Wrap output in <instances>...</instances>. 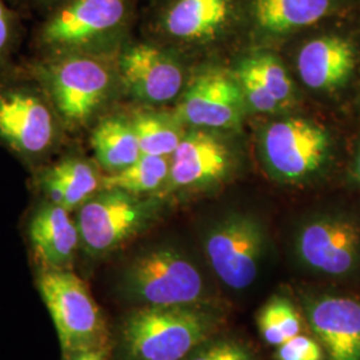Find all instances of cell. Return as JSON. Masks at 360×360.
Instances as JSON below:
<instances>
[{
  "label": "cell",
  "mask_w": 360,
  "mask_h": 360,
  "mask_svg": "<svg viewBox=\"0 0 360 360\" xmlns=\"http://www.w3.org/2000/svg\"><path fill=\"white\" fill-rule=\"evenodd\" d=\"M27 71L50 98L68 135L94 127L119 77L107 56L87 53L40 56Z\"/></svg>",
  "instance_id": "obj_1"
},
{
  "label": "cell",
  "mask_w": 360,
  "mask_h": 360,
  "mask_svg": "<svg viewBox=\"0 0 360 360\" xmlns=\"http://www.w3.org/2000/svg\"><path fill=\"white\" fill-rule=\"evenodd\" d=\"M67 131L50 98L28 74L0 71V144L30 167L51 160Z\"/></svg>",
  "instance_id": "obj_2"
},
{
  "label": "cell",
  "mask_w": 360,
  "mask_h": 360,
  "mask_svg": "<svg viewBox=\"0 0 360 360\" xmlns=\"http://www.w3.org/2000/svg\"><path fill=\"white\" fill-rule=\"evenodd\" d=\"M217 323L206 306H141L120 326L122 360H186L210 339Z\"/></svg>",
  "instance_id": "obj_3"
},
{
  "label": "cell",
  "mask_w": 360,
  "mask_h": 360,
  "mask_svg": "<svg viewBox=\"0 0 360 360\" xmlns=\"http://www.w3.org/2000/svg\"><path fill=\"white\" fill-rule=\"evenodd\" d=\"M119 291L139 306H206L208 284L199 264L178 245L147 247L131 257L119 276Z\"/></svg>",
  "instance_id": "obj_4"
},
{
  "label": "cell",
  "mask_w": 360,
  "mask_h": 360,
  "mask_svg": "<svg viewBox=\"0 0 360 360\" xmlns=\"http://www.w3.org/2000/svg\"><path fill=\"white\" fill-rule=\"evenodd\" d=\"M129 16V0H60L39 27L35 43L41 56H107Z\"/></svg>",
  "instance_id": "obj_5"
},
{
  "label": "cell",
  "mask_w": 360,
  "mask_h": 360,
  "mask_svg": "<svg viewBox=\"0 0 360 360\" xmlns=\"http://www.w3.org/2000/svg\"><path fill=\"white\" fill-rule=\"evenodd\" d=\"M80 248L92 259L107 257L148 230L160 212L155 198L101 190L77 208Z\"/></svg>",
  "instance_id": "obj_6"
},
{
  "label": "cell",
  "mask_w": 360,
  "mask_h": 360,
  "mask_svg": "<svg viewBox=\"0 0 360 360\" xmlns=\"http://www.w3.org/2000/svg\"><path fill=\"white\" fill-rule=\"evenodd\" d=\"M38 287L56 327L63 360L82 351L105 347L103 315L86 283L68 269L43 267Z\"/></svg>",
  "instance_id": "obj_7"
},
{
  "label": "cell",
  "mask_w": 360,
  "mask_h": 360,
  "mask_svg": "<svg viewBox=\"0 0 360 360\" xmlns=\"http://www.w3.org/2000/svg\"><path fill=\"white\" fill-rule=\"evenodd\" d=\"M292 252L309 274L330 279L352 276L360 269V221L343 211L314 214L297 227Z\"/></svg>",
  "instance_id": "obj_8"
},
{
  "label": "cell",
  "mask_w": 360,
  "mask_h": 360,
  "mask_svg": "<svg viewBox=\"0 0 360 360\" xmlns=\"http://www.w3.org/2000/svg\"><path fill=\"white\" fill-rule=\"evenodd\" d=\"M266 245L263 223L247 212H230L215 220L203 239L211 270L233 291L247 290L257 281Z\"/></svg>",
  "instance_id": "obj_9"
},
{
  "label": "cell",
  "mask_w": 360,
  "mask_h": 360,
  "mask_svg": "<svg viewBox=\"0 0 360 360\" xmlns=\"http://www.w3.org/2000/svg\"><path fill=\"white\" fill-rule=\"evenodd\" d=\"M260 148L271 176L287 183L312 179L334 156L331 134L304 117L274 122L263 131Z\"/></svg>",
  "instance_id": "obj_10"
},
{
  "label": "cell",
  "mask_w": 360,
  "mask_h": 360,
  "mask_svg": "<svg viewBox=\"0 0 360 360\" xmlns=\"http://www.w3.org/2000/svg\"><path fill=\"white\" fill-rule=\"evenodd\" d=\"M117 75L124 90L138 102L169 103L179 96L184 83L179 62L159 46L135 43L119 55Z\"/></svg>",
  "instance_id": "obj_11"
},
{
  "label": "cell",
  "mask_w": 360,
  "mask_h": 360,
  "mask_svg": "<svg viewBox=\"0 0 360 360\" xmlns=\"http://www.w3.org/2000/svg\"><path fill=\"white\" fill-rule=\"evenodd\" d=\"M245 98L238 80L211 70L193 80L178 105L176 116L193 127L235 129L243 115Z\"/></svg>",
  "instance_id": "obj_12"
},
{
  "label": "cell",
  "mask_w": 360,
  "mask_h": 360,
  "mask_svg": "<svg viewBox=\"0 0 360 360\" xmlns=\"http://www.w3.org/2000/svg\"><path fill=\"white\" fill-rule=\"evenodd\" d=\"M304 316L326 360H360V302L338 295H306Z\"/></svg>",
  "instance_id": "obj_13"
},
{
  "label": "cell",
  "mask_w": 360,
  "mask_h": 360,
  "mask_svg": "<svg viewBox=\"0 0 360 360\" xmlns=\"http://www.w3.org/2000/svg\"><path fill=\"white\" fill-rule=\"evenodd\" d=\"M358 47L345 34H324L311 39L297 53L302 82L311 90L335 94L345 90L358 67Z\"/></svg>",
  "instance_id": "obj_14"
},
{
  "label": "cell",
  "mask_w": 360,
  "mask_h": 360,
  "mask_svg": "<svg viewBox=\"0 0 360 360\" xmlns=\"http://www.w3.org/2000/svg\"><path fill=\"white\" fill-rule=\"evenodd\" d=\"M231 153L218 136L198 129L184 135L169 156L166 190L202 188L218 183L231 168Z\"/></svg>",
  "instance_id": "obj_15"
},
{
  "label": "cell",
  "mask_w": 360,
  "mask_h": 360,
  "mask_svg": "<svg viewBox=\"0 0 360 360\" xmlns=\"http://www.w3.org/2000/svg\"><path fill=\"white\" fill-rule=\"evenodd\" d=\"M99 168L86 156L70 153L35 168V186L46 202L74 212L101 191L103 176Z\"/></svg>",
  "instance_id": "obj_16"
},
{
  "label": "cell",
  "mask_w": 360,
  "mask_h": 360,
  "mask_svg": "<svg viewBox=\"0 0 360 360\" xmlns=\"http://www.w3.org/2000/svg\"><path fill=\"white\" fill-rule=\"evenodd\" d=\"M349 0H248L254 28L266 37H281L315 26L346 13Z\"/></svg>",
  "instance_id": "obj_17"
},
{
  "label": "cell",
  "mask_w": 360,
  "mask_h": 360,
  "mask_svg": "<svg viewBox=\"0 0 360 360\" xmlns=\"http://www.w3.org/2000/svg\"><path fill=\"white\" fill-rule=\"evenodd\" d=\"M72 212L43 200L28 223V236L43 267L68 269L80 248V235Z\"/></svg>",
  "instance_id": "obj_18"
},
{
  "label": "cell",
  "mask_w": 360,
  "mask_h": 360,
  "mask_svg": "<svg viewBox=\"0 0 360 360\" xmlns=\"http://www.w3.org/2000/svg\"><path fill=\"white\" fill-rule=\"evenodd\" d=\"M233 7L235 0H175L162 15L160 26L171 38L206 40L229 25Z\"/></svg>",
  "instance_id": "obj_19"
},
{
  "label": "cell",
  "mask_w": 360,
  "mask_h": 360,
  "mask_svg": "<svg viewBox=\"0 0 360 360\" xmlns=\"http://www.w3.org/2000/svg\"><path fill=\"white\" fill-rule=\"evenodd\" d=\"M90 143L98 166L107 174L129 167L141 158L131 119L124 116H103L91 129Z\"/></svg>",
  "instance_id": "obj_20"
},
{
  "label": "cell",
  "mask_w": 360,
  "mask_h": 360,
  "mask_svg": "<svg viewBox=\"0 0 360 360\" xmlns=\"http://www.w3.org/2000/svg\"><path fill=\"white\" fill-rule=\"evenodd\" d=\"M168 175V156L141 155L129 167L104 175L101 190H120L132 195L147 196L165 188Z\"/></svg>",
  "instance_id": "obj_21"
},
{
  "label": "cell",
  "mask_w": 360,
  "mask_h": 360,
  "mask_svg": "<svg viewBox=\"0 0 360 360\" xmlns=\"http://www.w3.org/2000/svg\"><path fill=\"white\" fill-rule=\"evenodd\" d=\"M135 129L142 155L171 156L186 132L178 116L151 110L135 111L129 117Z\"/></svg>",
  "instance_id": "obj_22"
},
{
  "label": "cell",
  "mask_w": 360,
  "mask_h": 360,
  "mask_svg": "<svg viewBox=\"0 0 360 360\" xmlns=\"http://www.w3.org/2000/svg\"><path fill=\"white\" fill-rule=\"evenodd\" d=\"M257 328L267 345L278 347L285 340L302 334V318L288 297L274 295L257 314Z\"/></svg>",
  "instance_id": "obj_23"
},
{
  "label": "cell",
  "mask_w": 360,
  "mask_h": 360,
  "mask_svg": "<svg viewBox=\"0 0 360 360\" xmlns=\"http://www.w3.org/2000/svg\"><path fill=\"white\" fill-rule=\"evenodd\" d=\"M264 86V89L281 103H287L292 94L294 84L284 65L271 53H257L243 62Z\"/></svg>",
  "instance_id": "obj_24"
},
{
  "label": "cell",
  "mask_w": 360,
  "mask_h": 360,
  "mask_svg": "<svg viewBox=\"0 0 360 360\" xmlns=\"http://www.w3.org/2000/svg\"><path fill=\"white\" fill-rule=\"evenodd\" d=\"M236 80L243 94L245 103L254 111L270 114L281 108V103L264 89V86L257 80L255 74L245 63L239 67Z\"/></svg>",
  "instance_id": "obj_25"
},
{
  "label": "cell",
  "mask_w": 360,
  "mask_h": 360,
  "mask_svg": "<svg viewBox=\"0 0 360 360\" xmlns=\"http://www.w3.org/2000/svg\"><path fill=\"white\" fill-rule=\"evenodd\" d=\"M186 360H254L252 352L243 343L232 339L206 340Z\"/></svg>",
  "instance_id": "obj_26"
},
{
  "label": "cell",
  "mask_w": 360,
  "mask_h": 360,
  "mask_svg": "<svg viewBox=\"0 0 360 360\" xmlns=\"http://www.w3.org/2000/svg\"><path fill=\"white\" fill-rule=\"evenodd\" d=\"M274 358L275 360H326V354L316 339L299 334L275 347Z\"/></svg>",
  "instance_id": "obj_27"
},
{
  "label": "cell",
  "mask_w": 360,
  "mask_h": 360,
  "mask_svg": "<svg viewBox=\"0 0 360 360\" xmlns=\"http://www.w3.org/2000/svg\"><path fill=\"white\" fill-rule=\"evenodd\" d=\"M18 41V23L11 10L0 0V71L8 70Z\"/></svg>",
  "instance_id": "obj_28"
},
{
  "label": "cell",
  "mask_w": 360,
  "mask_h": 360,
  "mask_svg": "<svg viewBox=\"0 0 360 360\" xmlns=\"http://www.w3.org/2000/svg\"><path fill=\"white\" fill-rule=\"evenodd\" d=\"M348 174H349V179L354 183L360 184V138L356 142L354 154L349 162V168H348Z\"/></svg>",
  "instance_id": "obj_29"
},
{
  "label": "cell",
  "mask_w": 360,
  "mask_h": 360,
  "mask_svg": "<svg viewBox=\"0 0 360 360\" xmlns=\"http://www.w3.org/2000/svg\"><path fill=\"white\" fill-rule=\"evenodd\" d=\"M71 360H108L107 348H92L87 351H82Z\"/></svg>",
  "instance_id": "obj_30"
},
{
  "label": "cell",
  "mask_w": 360,
  "mask_h": 360,
  "mask_svg": "<svg viewBox=\"0 0 360 360\" xmlns=\"http://www.w3.org/2000/svg\"><path fill=\"white\" fill-rule=\"evenodd\" d=\"M38 1H52V3H55V1H60V0H38Z\"/></svg>",
  "instance_id": "obj_31"
}]
</instances>
